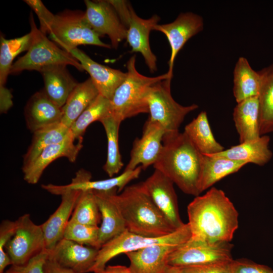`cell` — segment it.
I'll list each match as a JSON object with an SVG mask.
<instances>
[{
    "label": "cell",
    "mask_w": 273,
    "mask_h": 273,
    "mask_svg": "<svg viewBox=\"0 0 273 273\" xmlns=\"http://www.w3.org/2000/svg\"><path fill=\"white\" fill-rule=\"evenodd\" d=\"M192 237L209 242H231L239 227V213L220 189L213 187L196 196L187 207Z\"/></svg>",
    "instance_id": "1"
},
{
    "label": "cell",
    "mask_w": 273,
    "mask_h": 273,
    "mask_svg": "<svg viewBox=\"0 0 273 273\" xmlns=\"http://www.w3.org/2000/svg\"><path fill=\"white\" fill-rule=\"evenodd\" d=\"M203 157L184 132L165 133L161 153L153 165L184 193L196 197L201 193Z\"/></svg>",
    "instance_id": "2"
},
{
    "label": "cell",
    "mask_w": 273,
    "mask_h": 273,
    "mask_svg": "<svg viewBox=\"0 0 273 273\" xmlns=\"http://www.w3.org/2000/svg\"><path fill=\"white\" fill-rule=\"evenodd\" d=\"M115 201L129 232L152 238L161 237L176 231L155 204L142 182L126 187Z\"/></svg>",
    "instance_id": "3"
},
{
    "label": "cell",
    "mask_w": 273,
    "mask_h": 273,
    "mask_svg": "<svg viewBox=\"0 0 273 273\" xmlns=\"http://www.w3.org/2000/svg\"><path fill=\"white\" fill-rule=\"evenodd\" d=\"M135 61V55L128 60L127 76L110 100L111 115L121 123L127 118L149 113L146 95L149 87L160 81L172 79L167 73L155 77L140 74L136 69Z\"/></svg>",
    "instance_id": "4"
},
{
    "label": "cell",
    "mask_w": 273,
    "mask_h": 273,
    "mask_svg": "<svg viewBox=\"0 0 273 273\" xmlns=\"http://www.w3.org/2000/svg\"><path fill=\"white\" fill-rule=\"evenodd\" d=\"M29 22L33 34L31 44L27 53L13 63L10 74H18L24 70L39 72L46 67L55 65H71L80 71H84L72 55L52 41L37 28L32 12Z\"/></svg>",
    "instance_id": "5"
},
{
    "label": "cell",
    "mask_w": 273,
    "mask_h": 273,
    "mask_svg": "<svg viewBox=\"0 0 273 273\" xmlns=\"http://www.w3.org/2000/svg\"><path fill=\"white\" fill-rule=\"evenodd\" d=\"M191 236L188 223L169 235L157 238L137 235L126 230L102 245L98 251L95 262L89 272L96 273L102 271L109 260L119 254L135 251L156 244L180 245Z\"/></svg>",
    "instance_id": "6"
},
{
    "label": "cell",
    "mask_w": 273,
    "mask_h": 273,
    "mask_svg": "<svg viewBox=\"0 0 273 273\" xmlns=\"http://www.w3.org/2000/svg\"><path fill=\"white\" fill-rule=\"evenodd\" d=\"M50 38L65 51L79 45L89 44L110 49L88 24L85 13L80 10H66L55 15Z\"/></svg>",
    "instance_id": "7"
},
{
    "label": "cell",
    "mask_w": 273,
    "mask_h": 273,
    "mask_svg": "<svg viewBox=\"0 0 273 273\" xmlns=\"http://www.w3.org/2000/svg\"><path fill=\"white\" fill-rule=\"evenodd\" d=\"M171 81L166 79L153 84L146 95L150 114L148 119L160 125L166 133L179 131L186 115L198 108L195 104L184 106L176 102L171 94Z\"/></svg>",
    "instance_id": "8"
},
{
    "label": "cell",
    "mask_w": 273,
    "mask_h": 273,
    "mask_svg": "<svg viewBox=\"0 0 273 273\" xmlns=\"http://www.w3.org/2000/svg\"><path fill=\"white\" fill-rule=\"evenodd\" d=\"M233 245L227 242H209L191 237L169 255V265L187 266L232 261Z\"/></svg>",
    "instance_id": "9"
},
{
    "label": "cell",
    "mask_w": 273,
    "mask_h": 273,
    "mask_svg": "<svg viewBox=\"0 0 273 273\" xmlns=\"http://www.w3.org/2000/svg\"><path fill=\"white\" fill-rule=\"evenodd\" d=\"M14 236L7 243L5 250L12 264L23 265L45 249L44 238L40 225L34 223L29 214L19 217Z\"/></svg>",
    "instance_id": "10"
},
{
    "label": "cell",
    "mask_w": 273,
    "mask_h": 273,
    "mask_svg": "<svg viewBox=\"0 0 273 273\" xmlns=\"http://www.w3.org/2000/svg\"><path fill=\"white\" fill-rule=\"evenodd\" d=\"M84 2L85 17L90 27L100 37L107 35L112 48L117 49L119 43L126 38L127 28L114 7L109 0H85Z\"/></svg>",
    "instance_id": "11"
},
{
    "label": "cell",
    "mask_w": 273,
    "mask_h": 273,
    "mask_svg": "<svg viewBox=\"0 0 273 273\" xmlns=\"http://www.w3.org/2000/svg\"><path fill=\"white\" fill-rule=\"evenodd\" d=\"M203 20L200 15L192 12L180 14L174 21L164 24H157L154 30L163 33L167 37L171 48L167 73L173 77L175 59L185 44L192 37L203 29Z\"/></svg>",
    "instance_id": "12"
},
{
    "label": "cell",
    "mask_w": 273,
    "mask_h": 273,
    "mask_svg": "<svg viewBox=\"0 0 273 273\" xmlns=\"http://www.w3.org/2000/svg\"><path fill=\"white\" fill-rule=\"evenodd\" d=\"M166 132L159 124L148 119L141 138H136L132 145L130 157L124 171L135 169L141 166L145 170L158 159L162 149Z\"/></svg>",
    "instance_id": "13"
},
{
    "label": "cell",
    "mask_w": 273,
    "mask_h": 273,
    "mask_svg": "<svg viewBox=\"0 0 273 273\" xmlns=\"http://www.w3.org/2000/svg\"><path fill=\"white\" fill-rule=\"evenodd\" d=\"M142 184L155 204L175 229L185 224L179 215L174 184L169 178L155 169Z\"/></svg>",
    "instance_id": "14"
},
{
    "label": "cell",
    "mask_w": 273,
    "mask_h": 273,
    "mask_svg": "<svg viewBox=\"0 0 273 273\" xmlns=\"http://www.w3.org/2000/svg\"><path fill=\"white\" fill-rule=\"evenodd\" d=\"M142 168L139 166L135 169L124 171L119 176L110 178L94 180H91V173L84 169L78 170L71 182L66 185H56L53 184L42 185L43 189L56 195H61L65 191L69 190L100 191H107L118 189L117 193L123 190L126 186L131 180L139 177Z\"/></svg>",
    "instance_id": "15"
},
{
    "label": "cell",
    "mask_w": 273,
    "mask_h": 273,
    "mask_svg": "<svg viewBox=\"0 0 273 273\" xmlns=\"http://www.w3.org/2000/svg\"><path fill=\"white\" fill-rule=\"evenodd\" d=\"M75 140L70 131L62 141L44 148L30 165L22 169L24 179L30 184H36L46 168L59 158L65 157L74 162L83 147V140H78L77 144Z\"/></svg>",
    "instance_id": "16"
},
{
    "label": "cell",
    "mask_w": 273,
    "mask_h": 273,
    "mask_svg": "<svg viewBox=\"0 0 273 273\" xmlns=\"http://www.w3.org/2000/svg\"><path fill=\"white\" fill-rule=\"evenodd\" d=\"M98 251L63 238L49 252V258L75 273H86L93 266Z\"/></svg>",
    "instance_id": "17"
},
{
    "label": "cell",
    "mask_w": 273,
    "mask_h": 273,
    "mask_svg": "<svg viewBox=\"0 0 273 273\" xmlns=\"http://www.w3.org/2000/svg\"><path fill=\"white\" fill-rule=\"evenodd\" d=\"M66 51L72 55L83 70L89 73L99 94L110 100L116 89L126 78L127 73L98 63L77 48Z\"/></svg>",
    "instance_id": "18"
},
{
    "label": "cell",
    "mask_w": 273,
    "mask_h": 273,
    "mask_svg": "<svg viewBox=\"0 0 273 273\" xmlns=\"http://www.w3.org/2000/svg\"><path fill=\"white\" fill-rule=\"evenodd\" d=\"M160 20V17L156 14L149 19L142 18L137 15L132 7H130L126 39L131 48V52L141 54L151 73L157 70V57L150 48L149 35Z\"/></svg>",
    "instance_id": "19"
},
{
    "label": "cell",
    "mask_w": 273,
    "mask_h": 273,
    "mask_svg": "<svg viewBox=\"0 0 273 273\" xmlns=\"http://www.w3.org/2000/svg\"><path fill=\"white\" fill-rule=\"evenodd\" d=\"M93 192L101 215L102 222L99 226L98 238L100 249L106 242L126 230V228L114 197L118 189Z\"/></svg>",
    "instance_id": "20"
},
{
    "label": "cell",
    "mask_w": 273,
    "mask_h": 273,
    "mask_svg": "<svg viewBox=\"0 0 273 273\" xmlns=\"http://www.w3.org/2000/svg\"><path fill=\"white\" fill-rule=\"evenodd\" d=\"M81 192V190H74L63 193L59 206L40 225L44 235L45 249L49 252L63 238L65 230Z\"/></svg>",
    "instance_id": "21"
},
{
    "label": "cell",
    "mask_w": 273,
    "mask_h": 273,
    "mask_svg": "<svg viewBox=\"0 0 273 273\" xmlns=\"http://www.w3.org/2000/svg\"><path fill=\"white\" fill-rule=\"evenodd\" d=\"M179 246L156 244L125 253L130 261V272L165 273L169 266V256Z\"/></svg>",
    "instance_id": "22"
},
{
    "label": "cell",
    "mask_w": 273,
    "mask_h": 273,
    "mask_svg": "<svg viewBox=\"0 0 273 273\" xmlns=\"http://www.w3.org/2000/svg\"><path fill=\"white\" fill-rule=\"evenodd\" d=\"M26 124L32 133L43 127L61 122L62 108L52 102L42 90L36 92L28 101L24 110Z\"/></svg>",
    "instance_id": "23"
},
{
    "label": "cell",
    "mask_w": 273,
    "mask_h": 273,
    "mask_svg": "<svg viewBox=\"0 0 273 273\" xmlns=\"http://www.w3.org/2000/svg\"><path fill=\"white\" fill-rule=\"evenodd\" d=\"M39 72L43 79L46 95L55 104L62 108L78 82L67 68V65H55L46 67Z\"/></svg>",
    "instance_id": "24"
},
{
    "label": "cell",
    "mask_w": 273,
    "mask_h": 273,
    "mask_svg": "<svg viewBox=\"0 0 273 273\" xmlns=\"http://www.w3.org/2000/svg\"><path fill=\"white\" fill-rule=\"evenodd\" d=\"M269 137L267 135H261L256 139L240 143L211 155L262 166L266 164L272 156L269 148Z\"/></svg>",
    "instance_id": "25"
},
{
    "label": "cell",
    "mask_w": 273,
    "mask_h": 273,
    "mask_svg": "<svg viewBox=\"0 0 273 273\" xmlns=\"http://www.w3.org/2000/svg\"><path fill=\"white\" fill-rule=\"evenodd\" d=\"M233 119L240 143L260 137L258 96L238 103L234 109Z\"/></svg>",
    "instance_id": "26"
},
{
    "label": "cell",
    "mask_w": 273,
    "mask_h": 273,
    "mask_svg": "<svg viewBox=\"0 0 273 273\" xmlns=\"http://www.w3.org/2000/svg\"><path fill=\"white\" fill-rule=\"evenodd\" d=\"M99 95V93L90 77L83 82L78 83L62 108L61 123L70 128Z\"/></svg>",
    "instance_id": "27"
},
{
    "label": "cell",
    "mask_w": 273,
    "mask_h": 273,
    "mask_svg": "<svg viewBox=\"0 0 273 273\" xmlns=\"http://www.w3.org/2000/svg\"><path fill=\"white\" fill-rule=\"evenodd\" d=\"M184 132L203 155L214 154L224 150L214 138L205 111L186 125Z\"/></svg>",
    "instance_id": "28"
},
{
    "label": "cell",
    "mask_w": 273,
    "mask_h": 273,
    "mask_svg": "<svg viewBox=\"0 0 273 273\" xmlns=\"http://www.w3.org/2000/svg\"><path fill=\"white\" fill-rule=\"evenodd\" d=\"M261 81L259 71L254 70L247 59L240 57L234 71L233 93L236 102L258 96Z\"/></svg>",
    "instance_id": "29"
},
{
    "label": "cell",
    "mask_w": 273,
    "mask_h": 273,
    "mask_svg": "<svg viewBox=\"0 0 273 273\" xmlns=\"http://www.w3.org/2000/svg\"><path fill=\"white\" fill-rule=\"evenodd\" d=\"M247 163L211 155H203L200 178L203 192L224 177L235 173Z\"/></svg>",
    "instance_id": "30"
},
{
    "label": "cell",
    "mask_w": 273,
    "mask_h": 273,
    "mask_svg": "<svg viewBox=\"0 0 273 273\" xmlns=\"http://www.w3.org/2000/svg\"><path fill=\"white\" fill-rule=\"evenodd\" d=\"M70 131V128L61 122L34 131L30 145L23 157L22 169L30 165L44 148L64 140Z\"/></svg>",
    "instance_id": "31"
},
{
    "label": "cell",
    "mask_w": 273,
    "mask_h": 273,
    "mask_svg": "<svg viewBox=\"0 0 273 273\" xmlns=\"http://www.w3.org/2000/svg\"><path fill=\"white\" fill-rule=\"evenodd\" d=\"M261 77L258 96L260 135L273 132V64L259 71Z\"/></svg>",
    "instance_id": "32"
},
{
    "label": "cell",
    "mask_w": 273,
    "mask_h": 273,
    "mask_svg": "<svg viewBox=\"0 0 273 273\" xmlns=\"http://www.w3.org/2000/svg\"><path fill=\"white\" fill-rule=\"evenodd\" d=\"M32 39L33 34L31 31L21 37L10 39L1 34L0 87L5 86L15 57L21 53L28 50Z\"/></svg>",
    "instance_id": "33"
},
{
    "label": "cell",
    "mask_w": 273,
    "mask_h": 273,
    "mask_svg": "<svg viewBox=\"0 0 273 273\" xmlns=\"http://www.w3.org/2000/svg\"><path fill=\"white\" fill-rule=\"evenodd\" d=\"M111 115L110 100L99 95L70 127L75 139L83 140L87 127L93 122Z\"/></svg>",
    "instance_id": "34"
},
{
    "label": "cell",
    "mask_w": 273,
    "mask_h": 273,
    "mask_svg": "<svg viewBox=\"0 0 273 273\" xmlns=\"http://www.w3.org/2000/svg\"><path fill=\"white\" fill-rule=\"evenodd\" d=\"M104 126L107 139V155L103 169L110 177H112L123 166L118 146V133L121 122L112 115L100 121Z\"/></svg>",
    "instance_id": "35"
},
{
    "label": "cell",
    "mask_w": 273,
    "mask_h": 273,
    "mask_svg": "<svg viewBox=\"0 0 273 273\" xmlns=\"http://www.w3.org/2000/svg\"><path fill=\"white\" fill-rule=\"evenodd\" d=\"M70 220L86 225L98 226L101 221V215L93 191H82Z\"/></svg>",
    "instance_id": "36"
},
{
    "label": "cell",
    "mask_w": 273,
    "mask_h": 273,
    "mask_svg": "<svg viewBox=\"0 0 273 273\" xmlns=\"http://www.w3.org/2000/svg\"><path fill=\"white\" fill-rule=\"evenodd\" d=\"M99 226H92L69 220L63 238L99 250Z\"/></svg>",
    "instance_id": "37"
},
{
    "label": "cell",
    "mask_w": 273,
    "mask_h": 273,
    "mask_svg": "<svg viewBox=\"0 0 273 273\" xmlns=\"http://www.w3.org/2000/svg\"><path fill=\"white\" fill-rule=\"evenodd\" d=\"M17 227V220H5L0 225V273H4L6 268L12 265L11 260L4 248L7 243L15 234Z\"/></svg>",
    "instance_id": "38"
},
{
    "label": "cell",
    "mask_w": 273,
    "mask_h": 273,
    "mask_svg": "<svg viewBox=\"0 0 273 273\" xmlns=\"http://www.w3.org/2000/svg\"><path fill=\"white\" fill-rule=\"evenodd\" d=\"M49 251L44 249L23 265L12 264L4 273H43Z\"/></svg>",
    "instance_id": "39"
},
{
    "label": "cell",
    "mask_w": 273,
    "mask_h": 273,
    "mask_svg": "<svg viewBox=\"0 0 273 273\" xmlns=\"http://www.w3.org/2000/svg\"><path fill=\"white\" fill-rule=\"evenodd\" d=\"M33 10L38 17L39 30L43 33L49 34L55 15L50 11L40 0L24 1Z\"/></svg>",
    "instance_id": "40"
},
{
    "label": "cell",
    "mask_w": 273,
    "mask_h": 273,
    "mask_svg": "<svg viewBox=\"0 0 273 273\" xmlns=\"http://www.w3.org/2000/svg\"><path fill=\"white\" fill-rule=\"evenodd\" d=\"M232 261L190 265L178 268L180 273H233L231 265Z\"/></svg>",
    "instance_id": "41"
},
{
    "label": "cell",
    "mask_w": 273,
    "mask_h": 273,
    "mask_svg": "<svg viewBox=\"0 0 273 273\" xmlns=\"http://www.w3.org/2000/svg\"><path fill=\"white\" fill-rule=\"evenodd\" d=\"M231 265L233 273H273L268 266L247 259H233Z\"/></svg>",
    "instance_id": "42"
},
{
    "label": "cell",
    "mask_w": 273,
    "mask_h": 273,
    "mask_svg": "<svg viewBox=\"0 0 273 273\" xmlns=\"http://www.w3.org/2000/svg\"><path fill=\"white\" fill-rule=\"evenodd\" d=\"M43 273H75L73 270L64 267L48 257L43 269Z\"/></svg>",
    "instance_id": "43"
},
{
    "label": "cell",
    "mask_w": 273,
    "mask_h": 273,
    "mask_svg": "<svg viewBox=\"0 0 273 273\" xmlns=\"http://www.w3.org/2000/svg\"><path fill=\"white\" fill-rule=\"evenodd\" d=\"M96 273H131L129 267L124 265H108L102 271Z\"/></svg>",
    "instance_id": "44"
},
{
    "label": "cell",
    "mask_w": 273,
    "mask_h": 273,
    "mask_svg": "<svg viewBox=\"0 0 273 273\" xmlns=\"http://www.w3.org/2000/svg\"><path fill=\"white\" fill-rule=\"evenodd\" d=\"M165 273H180L178 267L170 266Z\"/></svg>",
    "instance_id": "45"
}]
</instances>
